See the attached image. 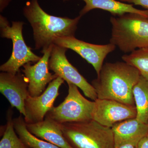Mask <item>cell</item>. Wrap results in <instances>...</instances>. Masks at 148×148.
<instances>
[{
  "mask_svg": "<svg viewBox=\"0 0 148 148\" xmlns=\"http://www.w3.org/2000/svg\"><path fill=\"white\" fill-rule=\"evenodd\" d=\"M23 14L33 29L35 49L43 54L53 44L56 38L75 36L82 16L75 18L50 15L43 10L38 0H29L23 10Z\"/></svg>",
  "mask_w": 148,
  "mask_h": 148,
  "instance_id": "1",
  "label": "cell"
},
{
  "mask_svg": "<svg viewBox=\"0 0 148 148\" xmlns=\"http://www.w3.org/2000/svg\"><path fill=\"white\" fill-rule=\"evenodd\" d=\"M97 75L91 84L98 99L135 106L133 89L141 77L138 69L124 61L106 63Z\"/></svg>",
  "mask_w": 148,
  "mask_h": 148,
  "instance_id": "2",
  "label": "cell"
},
{
  "mask_svg": "<svg viewBox=\"0 0 148 148\" xmlns=\"http://www.w3.org/2000/svg\"><path fill=\"white\" fill-rule=\"evenodd\" d=\"M110 43L125 53L148 47V18L135 13L112 16Z\"/></svg>",
  "mask_w": 148,
  "mask_h": 148,
  "instance_id": "3",
  "label": "cell"
},
{
  "mask_svg": "<svg viewBox=\"0 0 148 148\" xmlns=\"http://www.w3.org/2000/svg\"><path fill=\"white\" fill-rule=\"evenodd\" d=\"M59 124L64 137L73 148H115L112 128L94 120Z\"/></svg>",
  "mask_w": 148,
  "mask_h": 148,
  "instance_id": "4",
  "label": "cell"
},
{
  "mask_svg": "<svg viewBox=\"0 0 148 148\" xmlns=\"http://www.w3.org/2000/svg\"><path fill=\"white\" fill-rule=\"evenodd\" d=\"M24 24L23 21H14L10 26L7 18L0 15L1 36L11 40L13 45L10 58L0 66L1 72L16 74L25 64L36 63L40 59L25 42L22 33Z\"/></svg>",
  "mask_w": 148,
  "mask_h": 148,
  "instance_id": "5",
  "label": "cell"
},
{
  "mask_svg": "<svg viewBox=\"0 0 148 148\" xmlns=\"http://www.w3.org/2000/svg\"><path fill=\"white\" fill-rule=\"evenodd\" d=\"M68 95L57 107H53L45 117L60 124L79 122L92 119L95 101L86 99L79 92L77 86L68 83Z\"/></svg>",
  "mask_w": 148,
  "mask_h": 148,
  "instance_id": "6",
  "label": "cell"
},
{
  "mask_svg": "<svg viewBox=\"0 0 148 148\" xmlns=\"http://www.w3.org/2000/svg\"><path fill=\"white\" fill-rule=\"evenodd\" d=\"M68 49L53 45L49 58V69L67 84L76 86L82 90L86 96L95 101L98 99V96L95 88L67 59L66 53Z\"/></svg>",
  "mask_w": 148,
  "mask_h": 148,
  "instance_id": "7",
  "label": "cell"
},
{
  "mask_svg": "<svg viewBox=\"0 0 148 148\" xmlns=\"http://www.w3.org/2000/svg\"><path fill=\"white\" fill-rule=\"evenodd\" d=\"M53 44L76 52L93 66L97 75L103 67L105 58L116 47L110 43L104 45L89 43L77 39L75 36L56 38Z\"/></svg>",
  "mask_w": 148,
  "mask_h": 148,
  "instance_id": "8",
  "label": "cell"
},
{
  "mask_svg": "<svg viewBox=\"0 0 148 148\" xmlns=\"http://www.w3.org/2000/svg\"><path fill=\"white\" fill-rule=\"evenodd\" d=\"M64 81L58 77L39 96H28L25 102L26 116L24 120L26 124L36 123L45 119L47 114L54 107V102L59 95V88Z\"/></svg>",
  "mask_w": 148,
  "mask_h": 148,
  "instance_id": "9",
  "label": "cell"
},
{
  "mask_svg": "<svg viewBox=\"0 0 148 148\" xmlns=\"http://www.w3.org/2000/svg\"><path fill=\"white\" fill-rule=\"evenodd\" d=\"M94 101L92 119L106 127L112 128L118 123L137 116L135 106L110 99L98 98Z\"/></svg>",
  "mask_w": 148,
  "mask_h": 148,
  "instance_id": "10",
  "label": "cell"
},
{
  "mask_svg": "<svg viewBox=\"0 0 148 148\" xmlns=\"http://www.w3.org/2000/svg\"><path fill=\"white\" fill-rule=\"evenodd\" d=\"M53 45L46 51L36 64L32 65V63H29L23 66L21 71L28 80V91L29 95L32 97L42 94L47 86L58 77L49 71V58Z\"/></svg>",
  "mask_w": 148,
  "mask_h": 148,
  "instance_id": "11",
  "label": "cell"
},
{
  "mask_svg": "<svg viewBox=\"0 0 148 148\" xmlns=\"http://www.w3.org/2000/svg\"><path fill=\"white\" fill-rule=\"evenodd\" d=\"M29 82L23 73L16 74L1 72L0 73V92L10 103L25 116V102L29 95Z\"/></svg>",
  "mask_w": 148,
  "mask_h": 148,
  "instance_id": "12",
  "label": "cell"
},
{
  "mask_svg": "<svg viewBox=\"0 0 148 148\" xmlns=\"http://www.w3.org/2000/svg\"><path fill=\"white\" fill-rule=\"evenodd\" d=\"M26 126L28 131L37 138L61 148H73L64 137L59 123L52 119L45 117L42 121L26 124Z\"/></svg>",
  "mask_w": 148,
  "mask_h": 148,
  "instance_id": "13",
  "label": "cell"
},
{
  "mask_svg": "<svg viewBox=\"0 0 148 148\" xmlns=\"http://www.w3.org/2000/svg\"><path fill=\"white\" fill-rule=\"evenodd\" d=\"M112 129L115 148L131 141L140 140L148 134V125L140 122L136 118L118 123Z\"/></svg>",
  "mask_w": 148,
  "mask_h": 148,
  "instance_id": "14",
  "label": "cell"
},
{
  "mask_svg": "<svg viewBox=\"0 0 148 148\" xmlns=\"http://www.w3.org/2000/svg\"><path fill=\"white\" fill-rule=\"evenodd\" d=\"M85 5L79 12L82 16L92 10L107 11L114 16H121L127 13H135L148 18V11L135 8L132 4L127 3L116 0H82Z\"/></svg>",
  "mask_w": 148,
  "mask_h": 148,
  "instance_id": "15",
  "label": "cell"
},
{
  "mask_svg": "<svg viewBox=\"0 0 148 148\" xmlns=\"http://www.w3.org/2000/svg\"><path fill=\"white\" fill-rule=\"evenodd\" d=\"M137 110L136 119L140 122L148 125V80L141 76L133 89Z\"/></svg>",
  "mask_w": 148,
  "mask_h": 148,
  "instance_id": "16",
  "label": "cell"
},
{
  "mask_svg": "<svg viewBox=\"0 0 148 148\" xmlns=\"http://www.w3.org/2000/svg\"><path fill=\"white\" fill-rule=\"evenodd\" d=\"M14 126L16 134L25 145L30 148H61L41 140L28 131L22 115L13 119Z\"/></svg>",
  "mask_w": 148,
  "mask_h": 148,
  "instance_id": "17",
  "label": "cell"
},
{
  "mask_svg": "<svg viewBox=\"0 0 148 148\" xmlns=\"http://www.w3.org/2000/svg\"><path fill=\"white\" fill-rule=\"evenodd\" d=\"M13 114L12 109H9L7 113L5 129L0 141V148H30L16 134L14 126Z\"/></svg>",
  "mask_w": 148,
  "mask_h": 148,
  "instance_id": "18",
  "label": "cell"
},
{
  "mask_svg": "<svg viewBox=\"0 0 148 148\" xmlns=\"http://www.w3.org/2000/svg\"><path fill=\"white\" fill-rule=\"evenodd\" d=\"M124 62L138 69L141 76L148 80V47L136 49L122 56Z\"/></svg>",
  "mask_w": 148,
  "mask_h": 148,
  "instance_id": "19",
  "label": "cell"
},
{
  "mask_svg": "<svg viewBox=\"0 0 148 148\" xmlns=\"http://www.w3.org/2000/svg\"><path fill=\"white\" fill-rule=\"evenodd\" d=\"M122 2L140 5L148 11V0H119Z\"/></svg>",
  "mask_w": 148,
  "mask_h": 148,
  "instance_id": "20",
  "label": "cell"
},
{
  "mask_svg": "<svg viewBox=\"0 0 148 148\" xmlns=\"http://www.w3.org/2000/svg\"><path fill=\"white\" fill-rule=\"evenodd\" d=\"M135 148H148V134L139 140Z\"/></svg>",
  "mask_w": 148,
  "mask_h": 148,
  "instance_id": "21",
  "label": "cell"
},
{
  "mask_svg": "<svg viewBox=\"0 0 148 148\" xmlns=\"http://www.w3.org/2000/svg\"><path fill=\"white\" fill-rule=\"evenodd\" d=\"M139 140H135L131 141L125 144H123L115 148H135Z\"/></svg>",
  "mask_w": 148,
  "mask_h": 148,
  "instance_id": "22",
  "label": "cell"
},
{
  "mask_svg": "<svg viewBox=\"0 0 148 148\" xmlns=\"http://www.w3.org/2000/svg\"><path fill=\"white\" fill-rule=\"evenodd\" d=\"M12 0H0V12H3L9 5Z\"/></svg>",
  "mask_w": 148,
  "mask_h": 148,
  "instance_id": "23",
  "label": "cell"
},
{
  "mask_svg": "<svg viewBox=\"0 0 148 148\" xmlns=\"http://www.w3.org/2000/svg\"><path fill=\"white\" fill-rule=\"evenodd\" d=\"M70 1V0H63V1H64V2H67V1Z\"/></svg>",
  "mask_w": 148,
  "mask_h": 148,
  "instance_id": "24",
  "label": "cell"
}]
</instances>
